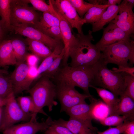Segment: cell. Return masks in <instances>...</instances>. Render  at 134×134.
Wrapping results in <instances>:
<instances>
[{
    "label": "cell",
    "instance_id": "obj_1",
    "mask_svg": "<svg viewBox=\"0 0 134 134\" xmlns=\"http://www.w3.org/2000/svg\"><path fill=\"white\" fill-rule=\"evenodd\" d=\"M92 32L89 30L86 35L77 34L69 47L68 56L71 59L69 66L93 65L100 60L101 52L95 44Z\"/></svg>",
    "mask_w": 134,
    "mask_h": 134
},
{
    "label": "cell",
    "instance_id": "obj_2",
    "mask_svg": "<svg viewBox=\"0 0 134 134\" xmlns=\"http://www.w3.org/2000/svg\"><path fill=\"white\" fill-rule=\"evenodd\" d=\"M39 79L33 87L27 91L32 98L35 107L31 121L36 120L38 113L48 116L43 110L44 107H48L49 111H51L53 107L58 104L55 100L56 98V84L47 77L42 76Z\"/></svg>",
    "mask_w": 134,
    "mask_h": 134
},
{
    "label": "cell",
    "instance_id": "obj_3",
    "mask_svg": "<svg viewBox=\"0 0 134 134\" xmlns=\"http://www.w3.org/2000/svg\"><path fill=\"white\" fill-rule=\"evenodd\" d=\"M94 65L63 66L60 68L53 79L56 83H62L79 87L85 94L90 95L89 88L93 78Z\"/></svg>",
    "mask_w": 134,
    "mask_h": 134
},
{
    "label": "cell",
    "instance_id": "obj_4",
    "mask_svg": "<svg viewBox=\"0 0 134 134\" xmlns=\"http://www.w3.org/2000/svg\"><path fill=\"white\" fill-rule=\"evenodd\" d=\"M127 74L114 72L100 60L94 65V75L91 85L108 89L116 96L124 94L126 86Z\"/></svg>",
    "mask_w": 134,
    "mask_h": 134
},
{
    "label": "cell",
    "instance_id": "obj_5",
    "mask_svg": "<svg viewBox=\"0 0 134 134\" xmlns=\"http://www.w3.org/2000/svg\"><path fill=\"white\" fill-rule=\"evenodd\" d=\"M100 61L104 64L131 67L134 63V41L129 39L119 41L105 46L101 50Z\"/></svg>",
    "mask_w": 134,
    "mask_h": 134
},
{
    "label": "cell",
    "instance_id": "obj_6",
    "mask_svg": "<svg viewBox=\"0 0 134 134\" xmlns=\"http://www.w3.org/2000/svg\"><path fill=\"white\" fill-rule=\"evenodd\" d=\"M32 113H26L19 105L13 93L8 98L7 102L3 107L0 124V131H3L21 121H30Z\"/></svg>",
    "mask_w": 134,
    "mask_h": 134
},
{
    "label": "cell",
    "instance_id": "obj_7",
    "mask_svg": "<svg viewBox=\"0 0 134 134\" xmlns=\"http://www.w3.org/2000/svg\"><path fill=\"white\" fill-rule=\"evenodd\" d=\"M27 0H12L11 3V26L26 25L33 26L40 17L33 8L26 4Z\"/></svg>",
    "mask_w": 134,
    "mask_h": 134
},
{
    "label": "cell",
    "instance_id": "obj_8",
    "mask_svg": "<svg viewBox=\"0 0 134 134\" xmlns=\"http://www.w3.org/2000/svg\"><path fill=\"white\" fill-rule=\"evenodd\" d=\"M55 10L69 23L72 28H75L78 34L83 33L82 27L85 23L71 5L69 0H50Z\"/></svg>",
    "mask_w": 134,
    "mask_h": 134
},
{
    "label": "cell",
    "instance_id": "obj_9",
    "mask_svg": "<svg viewBox=\"0 0 134 134\" xmlns=\"http://www.w3.org/2000/svg\"><path fill=\"white\" fill-rule=\"evenodd\" d=\"M56 98L61 105L60 112H65L76 105L86 102V99L91 97L85 94L80 95L75 88L69 86L62 87L56 85Z\"/></svg>",
    "mask_w": 134,
    "mask_h": 134
},
{
    "label": "cell",
    "instance_id": "obj_10",
    "mask_svg": "<svg viewBox=\"0 0 134 134\" xmlns=\"http://www.w3.org/2000/svg\"><path fill=\"white\" fill-rule=\"evenodd\" d=\"M11 29H13L16 34L42 43L52 51L57 46L63 42L62 41L49 37L37 29L30 26H12Z\"/></svg>",
    "mask_w": 134,
    "mask_h": 134
},
{
    "label": "cell",
    "instance_id": "obj_11",
    "mask_svg": "<svg viewBox=\"0 0 134 134\" xmlns=\"http://www.w3.org/2000/svg\"><path fill=\"white\" fill-rule=\"evenodd\" d=\"M119 5L118 14L110 22L115 24L127 34L132 35L134 32L133 8L128 4L126 0L122 1Z\"/></svg>",
    "mask_w": 134,
    "mask_h": 134
},
{
    "label": "cell",
    "instance_id": "obj_12",
    "mask_svg": "<svg viewBox=\"0 0 134 134\" xmlns=\"http://www.w3.org/2000/svg\"><path fill=\"white\" fill-rule=\"evenodd\" d=\"M103 30L102 37L95 44L100 51L105 46L120 41L129 39L132 36L127 34L111 22Z\"/></svg>",
    "mask_w": 134,
    "mask_h": 134
},
{
    "label": "cell",
    "instance_id": "obj_13",
    "mask_svg": "<svg viewBox=\"0 0 134 134\" xmlns=\"http://www.w3.org/2000/svg\"><path fill=\"white\" fill-rule=\"evenodd\" d=\"M52 120L50 117L40 122L30 121L25 123L15 125L2 132L3 134H36L44 132L48 127Z\"/></svg>",
    "mask_w": 134,
    "mask_h": 134
},
{
    "label": "cell",
    "instance_id": "obj_14",
    "mask_svg": "<svg viewBox=\"0 0 134 134\" xmlns=\"http://www.w3.org/2000/svg\"><path fill=\"white\" fill-rule=\"evenodd\" d=\"M89 99L91 102L90 104H88L86 102L80 103L72 106L65 112L70 118L78 120L93 127L92 122L93 119L92 112L96 99L92 96Z\"/></svg>",
    "mask_w": 134,
    "mask_h": 134
},
{
    "label": "cell",
    "instance_id": "obj_15",
    "mask_svg": "<svg viewBox=\"0 0 134 134\" xmlns=\"http://www.w3.org/2000/svg\"><path fill=\"white\" fill-rule=\"evenodd\" d=\"M15 69L9 77L15 96L23 91L25 81L30 66L25 62L17 63Z\"/></svg>",
    "mask_w": 134,
    "mask_h": 134
},
{
    "label": "cell",
    "instance_id": "obj_16",
    "mask_svg": "<svg viewBox=\"0 0 134 134\" xmlns=\"http://www.w3.org/2000/svg\"><path fill=\"white\" fill-rule=\"evenodd\" d=\"M56 14L59 20V26L65 50L64 55L62 61L63 66H64L68 65L67 61L69 58L68 52L69 47L71 44L75 39V36L72 34V28L67 22L56 11Z\"/></svg>",
    "mask_w": 134,
    "mask_h": 134
},
{
    "label": "cell",
    "instance_id": "obj_17",
    "mask_svg": "<svg viewBox=\"0 0 134 134\" xmlns=\"http://www.w3.org/2000/svg\"><path fill=\"white\" fill-rule=\"evenodd\" d=\"M119 99L116 106L109 112V115L125 116L129 121H134V100L124 94L120 96Z\"/></svg>",
    "mask_w": 134,
    "mask_h": 134
},
{
    "label": "cell",
    "instance_id": "obj_18",
    "mask_svg": "<svg viewBox=\"0 0 134 134\" xmlns=\"http://www.w3.org/2000/svg\"><path fill=\"white\" fill-rule=\"evenodd\" d=\"M63 125L67 128L73 134H96L98 131L96 127L89 126L78 120L69 118L68 120L58 119Z\"/></svg>",
    "mask_w": 134,
    "mask_h": 134
},
{
    "label": "cell",
    "instance_id": "obj_19",
    "mask_svg": "<svg viewBox=\"0 0 134 134\" xmlns=\"http://www.w3.org/2000/svg\"><path fill=\"white\" fill-rule=\"evenodd\" d=\"M17 61L11 40H5L0 43V68L16 65Z\"/></svg>",
    "mask_w": 134,
    "mask_h": 134
},
{
    "label": "cell",
    "instance_id": "obj_20",
    "mask_svg": "<svg viewBox=\"0 0 134 134\" xmlns=\"http://www.w3.org/2000/svg\"><path fill=\"white\" fill-rule=\"evenodd\" d=\"M119 8V5L108 6L98 20L91 24L92 32H96L103 29L105 25L110 23L116 17L118 13Z\"/></svg>",
    "mask_w": 134,
    "mask_h": 134
},
{
    "label": "cell",
    "instance_id": "obj_21",
    "mask_svg": "<svg viewBox=\"0 0 134 134\" xmlns=\"http://www.w3.org/2000/svg\"><path fill=\"white\" fill-rule=\"evenodd\" d=\"M30 50L32 54L39 59H43L49 56L52 51L42 43L28 38L26 39Z\"/></svg>",
    "mask_w": 134,
    "mask_h": 134
},
{
    "label": "cell",
    "instance_id": "obj_22",
    "mask_svg": "<svg viewBox=\"0 0 134 134\" xmlns=\"http://www.w3.org/2000/svg\"><path fill=\"white\" fill-rule=\"evenodd\" d=\"M90 87L94 88L96 90L99 96L108 107L109 112L116 106L119 101L118 97L106 89L91 85Z\"/></svg>",
    "mask_w": 134,
    "mask_h": 134
},
{
    "label": "cell",
    "instance_id": "obj_23",
    "mask_svg": "<svg viewBox=\"0 0 134 134\" xmlns=\"http://www.w3.org/2000/svg\"><path fill=\"white\" fill-rule=\"evenodd\" d=\"M59 19L55 13L43 12L39 20L33 26L40 31L54 26H59ZM33 27V26H32Z\"/></svg>",
    "mask_w": 134,
    "mask_h": 134
},
{
    "label": "cell",
    "instance_id": "obj_24",
    "mask_svg": "<svg viewBox=\"0 0 134 134\" xmlns=\"http://www.w3.org/2000/svg\"><path fill=\"white\" fill-rule=\"evenodd\" d=\"M12 0H0V15L1 19L0 23L3 28L11 29V3Z\"/></svg>",
    "mask_w": 134,
    "mask_h": 134
},
{
    "label": "cell",
    "instance_id": "obj_25",
    "mask_svg": "<svg viewBox=\"0 0 134 134\" xmlns=\"http://www.w3.org/2000/svg\"><path fill=\"white\" fill-rule=\"evenodd\" d=\"M64 48V45L62 42L55 48L51 54L43 60L37 68L38 78H39L41 75L48 69L55 59L61 52Z\"/></svg>",
    "mask_w": 134,
    "mask_h": 134
},
{
    "label": "cell",
    "instance_id": "obj_26",
    "mask_svg": "<svg viewBox=\"0 0 134 134\" xmlns=\"http://www.w3.org/2000/svg\"><path fill=\"white\" fill-rule=\"evenodd\" d=\"M108 7L107 5H95L91 7L85 14L83 18L85 23L91 24L96 22Z\"/></svg>",
    "mask_w": 134,
    "mask_h": 134
},
{
    "label": "cell",
    "instance_id": "obj_27",
    "mask_svg": "<svg viewBox=\"0 0 134 134\" xmlns=\"http://www.w3.org/2000/svg\"><path fill=\"white\" fill-rule=\"evenodd\" d=\"M11 43L17 63L25 62L27 53L24 42L21 40L16 39L11 40Z\"/></svg>",
    "mask_w": 134,
    "mask_h": 134
},
{
    "label": "cell",
    "instance_id": "obj_28",
    "mask_svg": "<svg viewBox=\"0 0 134 134\" xmlns=\"http://www.w3.org/2000/svg\"><path fill=\"white\" fill-rule=\"evenodd\" d=\"M65 53V50L64 48L61 53L55 59L48 69L41 75L39 78L42 76H45L50 79H53L60 68V66Z\"/></svg>",
    "mask_w": 134,
    "mask_h": 134
},
{
    "label": "cell",
    "instance_id": "obj_29",
    "mask_svg": "<svg viewBox=\"0 0 134 134\" xmlns=\"http://www.w3.org/2000/svg\"><path fill=\"white\" fill-rule=\"evenodd\" d=\"M12 93L13 88L9 77L0 75V98H7Z\"/></svg>",
    "mask_w": 134,
    "mask_h": 134
},
{
    "label": "cell",
    "instance_id": "obj_30",
    "mask_svg": "<svg viewBox=\"0 0 134 134\" xmlns=\"http://www.w3.org/2000/svg\"><path fill=\"white\" fill-rule=\"evenodd\" d=\"M44 134H73L58 120H52L50 124L44 132Z\"/></svg>",
    "mask_w": 134,
    "mask_h": 134
},
{
    "label": "cell",
    "instance_id": "obj_31",
    "mask_svg": "<svg viewBox=\"0 0 134 134\" xmlns=\"http://www.w3.org/2000/svg\"><path fill=\"white\" fill-rule=\"evenodd\" d=\"M98 120L103 125L116 126L122 124L126 121H130L125 116L116 115H109Z\"/></svg>",
    "mask_w": 134,
    "mask_h": 134
},
{
    "label": "cell",
    "instance_id": "obj_32",
    "mask_svg": "<svg viewBox=\"0 0 134 134\" xmlns=\"http://www.w3.org/2000/svg\"><path fill=\"white\" fill-rule=\"evenodd\" d=\"M16 100L19 107L24 112L27 113H33L34 105L30 96L19 97Z\"/></svg>",
    "mask_w": 134,
    "mask_h": 134
},
{
    "label": "cell",
    "instance_id": "obj_33",
    "mask_svg": "<svg viewBox=\"0 0 134 134\" xmlns=\"http://www.w3.org/2000/svg\"><path fill=\"white\" fill-rule=\"evenodd\" d=\"M79 16L83 18V16L88 11L95 5L83 0H69Z\"/></svg>",
    "mask_w": 134,
    "mask_h": 134
},
{
    "label": "cell",
    "instance_id": "obj_34",
    "mask_svg": "<svg viewBox=\"0 0 134 134\" xmlns=\"http://www.w3.org/2000/svg\"><path fill=\"white\" fill-rule=\"evenodd\" d=\"M27 0L28 3L29 2L32 4L34 9L43 12H47L53 13H55V11L52 6L50 0H49L48 4L42 0Z\"/></svg>",
    "mask_w": 134,
    "mask_h": 134
},
{
    "label": "cell",
    "instance_id": "obj_35",
    "mask_svg": "<svg viewBox=\"0 0 134 134\" xmlns=\"http://www.w3.org/2000/svg\"><path fill=\"white\" fill-rule=\"evenodd\" d=\"M37 68L36 66H30L23 87V91H27L30 88L32 83L35 79L38 78Z\"/></svg>",
    "mask_w": 134,
    "mask_h": 134
},
{
    "label": "cell",
    "instance_id": "obj_36",
    "mask_svg": "<svg viewBox=\"0 0 134 134\" xmlns=\"http://www.w3.org/2000/svg\"><path fill=\"white\" fill-rule=\"evenodd\" d=\"M40 31L50 38L62 41L59 26H53Z\"/></svg>",
    "mask_w": 134,
    "mask_h": 134
},
{
    "label": "cell",
    "instance_id": "obj_37",
    "mask_svg": "<svg viewBox=\"0 0 134 134\" xmlns=\"http://www.w3.org/2000/svg\"><path fill=\"white\" fill-rule=\"evenodd\" d=\"M126 81V86L124 94L134 100V76L127 74Z\"/></svg>",
    "mask_w": 134,
    "mask_h": 134
},
{
    "label": "cell",
    "instance_id": "obj_38",
    "mask_svg": "<svg viewBox=\"0 0 134 134\" xmlns=\"http://www.w3.org/2000/svg\"><path fill=\"white\" fill-rule=\"evenodd\" d=\"M126 121L122 124L116 126L115 127H110L106 130L102 132L99 131L97 134H123L124 130L126 128L130 122Z\"/></svg>",
    "mask_w": 134,
    "mask_h": 134
},
{
    "label": "cell",
    "instance_id": "obj_39",
    "mask_svg": "<svg viewBox=\"0 0 134 134\" xmlns=\"http://www.w3.org/2000/svg\"><path fill=\"white\" fill-rule=\"evenodd\" d=\"M111 71L114 72H123L134 76V67H132L118 66V68L113 67Z\"/></svg>",
    "mask_w": 134,
    "mask_h": 134
},
{
    "label": "cell",
    "instance_id": "obj_40",
    "mask_svg": "<svg viewBox=\"0 0 134 134\" xmlns=\"http://www.w3.org/2000/svg\"><path fill=\"white\" fill-rule=\"evenodd\" d=\"M39 59L33 54H27L25 61L29 66H36Z\"/></svg>",
    "mask_w": 134,
    "mask_h": 134
},
{
    "label": "cell",
    "instance_id": "obj_41",
    "mask_svg": "<svg viewBox=\"0 0 134 134\" xmlns=\"http://www.w3.org/2000/svg\"><path fill=\"white\" fill-rule=\"evenodd\" d=\"M123 134H134V121L130 122Z\"/></svg>",
    "mask_w": 134,
    "mask_h": 134
},
{
    "label": "cell",
    "instance_id": "obj_42",
    "mask_svg": "<svg viewBox=\"0 0 134 134\" xmlns=\"http://www.w3.org/2000/svg\"><path fill=\"white\" fill-rule=\"evenodd\" d=\"M89 3L95 5H107V1L104 0H88Z\"/></svg>",
    "mask_w": 134,
    "mask_h": 134
},
{
    "label": "cell",
    "instance_id": "obj_43",
    "mask_svg": "<svg viewBox=\"0 0 134 134\" xmlns=\"http://www.w3.org/2000/svg\"><path fill=\"white\" fill-rule=\"evenodd\" d=\"M121 0H108L107 5L108 6L112 5H119L122 1Z\"/></svg>",
    "mask_w": 134,
    "mask_h": 134
},
{
    "label": "cell",
    "instance_id": "obj_44",
    "mask_svg": "<svg viewBox=\"0 0 134 134\" xmlns=\"http://www.w3.org/2000/svg\"><path fill=\"white\" fill-rule=\"evenodd\" d=\"M8 100L7 98H0V108L4 106L6 104Z\"/></svg>",
    "mask_w": 134,
    "mask_h": 134
},
{
    "label": "cell",
    "instance_id": "obj_45",
    "mask_svg": "<svg viewBox=\"0 0 134 134\" xmlns=\"http://www.w3.org/2000/svg\"><path fill=\"white\" fill-rule=\"evenodd\" d=\"M2 28L3 27L0 22V43L2 41L1 40L3 38V31Z\"/></svg>",
    "mask_w": 134,
    "mask_h": 134
},
{
    "label": "cell",
    "instance_id": "obj_46",
    "mask_svg": "<svg viewBox=\"0 0 134 134\" xmlns=\"http://www.w3.org/2000/svg\"><path fill=\"white\" fill-rule=\"evenodd\" d=\"M8 73V72L7 70L4 69H0V75H5Z\"/></svg>",
    "mask_w": 134,
    "mask_h": 134
},
{
    "label": "cell",
    "instance_id": "obj_47",
    "mask_svg": "<svg viewBox=\"0 0 134 134\" xmlns=\"http://www.w3.org/2000/svg\"><path fill=\"white\" fill-rule=\"evenodd\" d=\"M3 107L0 108V124Z\"/></svg>",
    "mask_w": 134,
    "mask_h": 134
}]
</instances>
